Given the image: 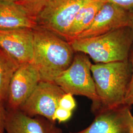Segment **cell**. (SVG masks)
Wrapping results in <instances>:
<instances>
[{
  "mask_svg": "<svg viewBox=\"0 0 133 133\" xmlns=\"http://www.w3.org/2000/svg\"><path fill=\"white\" fill-rule=\"evenodd\" d=\"M33 58L32 63L41 81L54 82L71 65L75 51L68 42L46 29H33Z\"/></svg>",
  "mask_w": 133,
  "mask_h": 133,
  "instance_id": "6da1fadb",
  "label": "cell"
},
{
  "mask_svg": "<svg viewBox=\"0 0 133 133\" xmlns=\"http://www.w3.org/2000/svg\"><path fill=\"white\" fill-rule=\"evenodd\" d=\"M75 52L84 53L95 63L129 60L133 45V29L126 26L94 37L69 42Z\"/></svg>",
  "mask_w": 133,
  "mask_h": 133,
  "instance_id": "7a4b0ae2",
  "label": "cell"
},
{
  "mask_svg": "<svg viewBox=\"0 0 133 133\" xmlns=\"http://www.w3.org/2000/svg\"><path fill=\"white\" fill-rule=\"evenodd\" d=\"M91 72L100 100L99 108H113L124 104L132 72L129 60L95 63L92 65Z\"/></svg>",
  "mask_w": 133,
  "mask_h": 133,
  "instance_id": "3957f363",
  "label": "cell"
},
{
  "mask_svg": "<svg viewBox=\"0 0 133 133\" xmlns=\"http://www.w3.org/2000/svg\"><path fill=\"white\" fill-rule=\"evenodd\" d=\"M92 65L87 54L75 52L70 66L54 82L66 93L84 96L92 101V110L94 112L99 109L100 102L92 75Z\"/></svg>",
  "mask_w": 133,
  "mask_h": 133,
  "instance_id": "277c9868",
  "label": "cell"
},
{
  "mask_svg": "<svg viewBox=\"0 0 133 133\" xmlns=\"http://www.w3.org/2000/svg\"><path fill=\"white\" fill-rule=\"evenodd\" d=\"M90 1L49 0L36 19L37 26L65 39L77 14Z\"/></svg>",
  "mask_w": 133,
  "mask_h": 133,
  "instance_id": "5b68a950",
  "label": "cell"
},
{
  "mask_svg": "<svg viewBox=\"0 0 133 133\" xmlns=\"http://www.w3.org/2000/svg\"><path fill=\"white\" fill-rule=\"evenodd\" d=\"M65 93L55 82L41 81L20 110L29 116H40L54 122V114Z\"/></svg>",
  "mask_w": 133,
  "mask_h": 133,
  "instance_id": "8992f818",
  "label": "cell"
},
{
  "mask_svg": "<svg viewBox=\"0 0 133 133\" xmlns=\"http://www.w3.org/2000/svg\"><path fill=\"white\" fill-rule=\"evenodd\" d=\"M90 125L80 131L70 133H133V115L131 107L100 108L94 112Z\"/></svg>",
  "mask_w": 133,
  "mask_h": 133,
  "instance_id": "52a82bcc",
  "label": "cell"
},
{
  "mask_svg": "<svg viewBox=\"0 0 133 133\" xmlns=\"http://www.w3.org/2000/svg\"><path fill=\"white\" fill-rule=\"evenodd\" d=\"M41 81L38 71L32 63L20 64L10 82L6 109H20Z\"/></svg>",
  "mask_w": 133,
  "mask_h": 133,
  "instance_id": "ba28073f",
  "label": "cell"
},
{
  "mask_svg": "<svg viewBox=\"0 0 133 133\" xmlns=\"http://www.w3.org/2000/svg\"><path fill=\"white\" fill-rule=\"evenodd\" d=\"M130 26V10L112 3L105 2L90 26L76 39L94 37L114 29Z\"/></svg>",
  "mask_w": 133,
  "mask_h": 133,
  "instance_id": "9c48e42d",
  "label": "cell"
},
{
  "mask_svg": "<svg viewBox=\"0 0 133 133\" xmlns=\"http://www.w3.org/2000/svg\"><path fill=\"white\" fill-rule=\"evenodd\" d=\"M0 48L20 64L32 63L34 53L33 29L0 30Z\"/></svg>",
  "mask_w": 133,
  "mask_h": 133,
  "instance_id": "30bf717a",
  "label": "cell"
},
{
  "mask_svg": "<svg viewBox=\"0 0 133 133\" xmlns=\"http://www.w3.org/2000/svg\"><path fill=\"white\" fill-rule=\"evenodd\" d=\"M6 133H63L56 123L42 116L31 117L21 110H8L5 123Z\"/></svg>",
  "mask_w": 133,
  "mask_h": 133,
  "instance_id": "8fae6325",
  "label": "cell"
},
{
  "mask_svg": "<svg viewBox=\"0 0 133 133\" xmlns=\"http://www.w3.org/2000/svg\"><path fill=\"white\" fill-rule=\"evenodd\" d=\"M37 26L36 20L15 3L0 0V30L33 29Z\"/></svg>",
  "mask_w": 133,
  "mask_h": 133,
  "instance_id": "7c38bea8",
  "label": "cell"
},
{
  "mask_svg": "<svg viewBox=\"0 0 133 133\" xmlns=\"http://www.w3.org/2000/svg\"><path fill=\"white\" fill-rule=\"evenodd\" d=\"M105 2V0H91L83 6L74 19L65 39L70 42L85 31Z\"/></svg>",
  "mask_w": 133,
  "mask_h": 133,
  "instance_id": "4fadbf2b",
  "label": "cell"
},
{
  "mask_svg": "<svg viewBox=\"0 0 133 133\" xmlns=\"http://www.w3.org/2000/svg\"><path fill=\"white\" fill-rule=\"evenodd\" d=\"M20 64L0 48V104L5 106L10 82Z\"/></svg>",
  "mask_w": 133,
  "mask_h": 133,
  "instance_id": "5bb4252c",
  "label": "cell"
},
{
  "mask_svg": "<svg viewBox=\"0 0 133 133\" xmlns=\"http://www.w3.org/2000/svg\"><path fill=\"white\" fill-rule=\"evenodd\" d=\"M49 0H18L15 3L32 18L36 20Z\"/></svg>",
  "mask_w": 133,
  "mask_h": 133,
  "instance_id": "9a60e30c",
  "label": "cell"
},
{
  "mask_svg": "<svg viewBox=\"0 0 133 133\" xmlns=\"http://www.w3.org/2000/svg\"><path fill=\"white\" fill-rule=\"evenodd\" d=\"M129 60L131 65L132 72L130 81L125 95L124 104L131 107L133 105V45L130 53Z\"/></svg>",
  "mask_w": 133,
  "mask_h": 133,
  "instance_id": "2e32d148",
  "label": "cell"
},
{
  "mask_svg": "<svg viewBox=\"0 0 133 133\" xmlns=\"http://www.w3.org/2000/svg\"><path fill=\"white\" fill-rule=\"evenodd\" d=\"M59 107L72 111L76 107V102L73 95L70 93H65L60 100Z\"/></svg>",
  "mask_w": 133,
  "mask_h": 133,
  "instance_id": "e0dca14e",
  "label": "cell"
},
{
  "mask_svg": "<svg viewBox=\"0 0 133 133\" xmlns=\"http://www.w3.org/2000/svg\"><path fill=\"white\" fill-rule=\"evenodd\" d=\"M71 115L72 111L59 107L54 113L53 120L54 122L56 121L59 123L65 122L71 118Z\"/></svg>",
  "mask_w": 133,
  "mask_h": 133,
  "instance_id": "ac0fdd59",
  "label": "cell"
},
{
  "mask_svg": "<svg viewBox=\"0 0 133 133\" xmlns=\"http://www.w3.org/2000/svg\"><path fill=\"white\" fill-rule=\"evenodd\" d=\"M105 1L117 5L128 10H131L133 9V0H105Z\"/></svg>",
  "mask_w": 133,
  "mask_h": 133,
  "instance_id": "d6986e66",
  "label": "cell"
},
{
  "mask_svg": "<svg viewBox=\"0 0 133 133\" xmlns=\"http://www.w3.org/2000/svg\"><path fill=\"white\" fill-rule=\"evenodd\" d=\"M7 114V109L4 105L0 104V133H5V123Z\"/></svg>",
  "mask_w": 133,
  "mask_h": 133,
  "instance_id": "ffe728a7",
  "label": "cell"
},
{
  "mask_svg": "<svg viewBox=\"0 0 133 133\" xmlns=\"http://www.w3.org/2000/svg\"><path fill=\"white\" fill-rule=\"evenodd\" d=\"M130 27L133 29V9L130 10Z\"/></svg>",
  "mask_w": 133,
  "mask_h": 133,
  "instance_id": "44dd1931",
  "label": "cell"
},
{
  "mask_svg": "<svg viewBox=\"0 0 133 133\" xmlns=\"http://www.w3.org/2000/svg\"><path fill=\"white\" fill-rule=\"evenodd\" d=\"M5 1H9V2H14V3H15L17 1H18V0H5Z\"/></svg>",
  "mask_w": 133,
  "mask_h": 133,
  "instance_id": "7402d4cb",
  "label": "cell"
}]
</instances>
